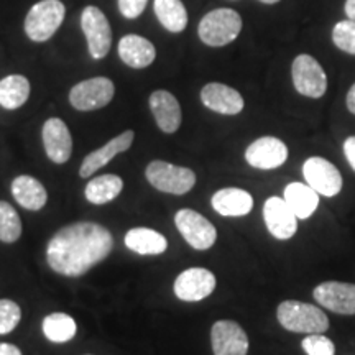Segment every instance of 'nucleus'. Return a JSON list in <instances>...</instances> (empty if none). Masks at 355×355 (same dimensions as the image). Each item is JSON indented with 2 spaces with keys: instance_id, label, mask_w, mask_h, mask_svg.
I'll use <instances>...</instances> for the list:
<instances>
[{
  "instance_id": "f257e3e1",
  "label": "nucleus",
  "mask_w": 355,
  "mask_h": 355,
  "mask_svg": "<svg viewBox=\"0 0 355 355\" xmlns=\"http://www.w3.org/2000/svg\"><path fill=\"white\" fill-rule=\"evenodd\" d=\"M109 229L96 222H74L53 235L46 245V261L53 272L81 277L112 252Z\"/></svg>"
},
{
  "instance_id": "f03ea898",
  "label": "nucleus",
  "mask_w": 355,
  "mask_h": 355,
  "mask_svg": "<svg viewBox=\"0 0 355 355\" xmlns=\"http://www.w3.org/2000/svg\"><path fill=\"white\" fill-rule=\"evenodd\" d=\"M278 322L290 332L298 334H322L329 329V319L318 306L288 300L277 309Z\"/></svg>"
},
{
  "instance_id": "7ed1b4c3",
  "label": "nucleus",
  "mask_w": 355,
  "mask_h": 355,
  "mask_svg": "<svg viewBox=\"0 0 355 355\" xmlns=\"http://www.w3.org/2000/svg\"><path fill=\"white\" fill-rule=\"evenodd\" d=\"M242 17L232 8H216L202 17L199 24V38L207 46H225L241 35Z\"/></svg>"
},
{
  "instance_id": "20e7f679",
  "label": "nucleus",
  "mask_w": 355,
  "mask_h": 355,
  "mask_svg": "<svg viewBox=\"0 0 355 355\" xmlns=\"http://www.w3.org/2000/svg\"><path fill=\"white\" fill-rule=\"evenodd\" d=\"M66 7L61 0H40L25 19V33L32 42H48L63 24Z\"/></svg>"
},
{
  "instance_id": "39448f33",
  "label": "nucleus",
  "mask_w": 355,
  "mask_h": 355,
  "mask_svg": "<svg viewBox=\"0 0 355 355\" xmlns=\"http://www.w3.org/2000/svg\"><path fill=\"white\" fill-rule=\"evenodd\" d=\"M145 176L155 189L175 196L189 193L196 184V173L193 170L171 165L163 159H155L150 163L145 170Z\"/></svg>"
},
{
  "instance_id": "423d86ee",
  "label": "nucleus",
  "mask_w": 355,
  "mask_h": 355,
  "mask_svg": "<svg viewBox=\"0 0 355 355\" xmlns=\"http://www.w3.org/2000/svg\"><path fill=\"white\" fill-rule=\"evenodd\" d=\"M291 76L295 89L301 96L319 99L327 91V76L322 66L311 55H300L295 58L291 66Z\"/></svg>"
},
{
  "instance_id": "0eeeda50",
  "label": "nucleus",
  "mask_w": 355,
  "mask_h": 355,
  "mask_svg": "<svg viewBox=\"0 0 355 355\" xmlns=\"http://www.w3.org/2000/svg\"><path fill=\"white\" fill-rule=\"evenodd\" d=\"M115 86L109 78H91L71 89L69 102L76 110L91 112L105 107L114 99Z\"/></svg>"
},
{
  "instance_id": "6e6552de",
  "label": "nucleus",
  "mask_w": 355,
  "mask_h": 355,
  "mask_svg": "<svg viewBox=\"0 0 355 355\" xmlns=\"http://www.w3.org/2000/svg\"><path fill=\"white\" fill-rule=\"evenodd\" d=\"M175 224L183 239L194 250H209L217 241V230L202 214L193 209L176 212Z\"/></svg>"
},
{
  "instance_id": "1a4fd4ad",
  "label": "nucleus",
  "mask_w": 355,
  "mask_h": 355,
  "mask_svg": "<svg viewBox=\"0 0 355 355\" xmlns=\"http://www.w3.org/2000/svg\"><path fill=\"white\" fill-rule=\"evenodd\" d=\"M81 26L86 35L91 56L94 60H104L112 44V30L107 17L102 13L101 8L89 6L83 10Z\"/></svg>"
},
{
  "instance_id": "9d476101",
  "label": "nucleus",
  "mask_w": 355,
  "mask_h": 355,
  "mask_svg": "<svg viewBox=\"0 0 355 355\" xmlns=\"http://www.w3.org/2000/svg\"><path fill=\"white\" fill-rule=\"evenodd\" d=\"M303 175L306 183L326 198H334L343 189V176L337 168L326 158L311 157L304 162Z\"/></svg>"
},
{
  "instance_id": "9b49d317",
  "label": "nucleus",
  "mask_w": 355,
  "mask_h": 355,
  "mask_svg": "<svg viewBox=\"0 0 355 355\" xmlns=\"http://www.w3.org/2000/svg\"><path fill=\"white\" fill-rule=\"evenodd\" d=\"M216 290V277L214 273L206 268L184 270L183 273L178 275L175 279V295L178 300L186 301V303H196L207 296L212 295Z\"/></svg>"
},
{
  "instance_id": "f8f14e48",
  "label": "nucleus",
  "mask_w": 355,
  "mask_h": 355,
  "mask_svg": "<svg viewBox=\"0 0 355 355\" xmlns=\"http://www.w3.org/2000/svg\"><path fill=\"white\" fill-rule=\"evenodd\" d=\"M319 304L336 314L354 316L355 314V285L344 282H324L313 291Z\"/></svg>"
},
{
  "instance_id": "ddd939ff",
  "label": "nucleus",
  "mask_w": 355,
  "mask_h": 355,
  "mask_svg": "<svg viewBox=\"0 0 355 355\" xmlns=\"http://www.w3.org/2000/svg\"><path fill=\"white\" fill-rule=\"evenodd\" d=\"M263 220L268 232L278 241H288L298 230V217L283 198H268L263 206Z\"/></svg>"
},
{
  "instance_id": "4468645a",
  "label": "nucleus",
  "mask_w": 355,
  "mask_h": 355,
  "mask_svg": "<svg viewBox=\"0 0 355 355\" xmlns=\"http://www.w3.org/2000/svg\"><path fill=\"white\" fill-rule=\"evenodd\" d=\"M211 344L214 355H247L248 337L241 324L235 321H217L211 329Z\"/></svg>"
},
{
  "instance_id": "2eb2a0df",
  "label": "nucleus",
  "mask_w": 355,
  "mask_h": 355,
  "mask_svg": "<svg viewBox=\"0 0 355 355\" xmlns=\"http://www.w3.org/2000/svg\"><path fill=\"white\" fill-rule=\"evenodd\" d=\"M245 159L257 170H275L288 159V146L277 137H261L248 145Z\"/></svg>"
},
{
  "instance_id": "dca6fc26",
  "label": "nucleus",
  "mask_w": 355,
  "mask_h": 355,
  "mask_svg": "<svg viewBox=\"0 0 355 355\" xmlns=\"http://www.w3.org/2000/svg\"><path fill=\"white\" fill-rule=\"evenodd\" d=\"M43 145L46 157L56 165H64L73 153L69 128L61 119H48L43 125Z\"/></svg>"
},
{
  "instance_id": "f3484780",
  "label": "nucleus",
  "mask_w": 355,
  "mask_h": 355,
  "mask_svg": "<svg viewBox=\"0 0 355 355\" xmlns=\"http://www.w3.org/2000/svg\"><path fill=\"white\" fill-rule=\"evenodd\" d=\"M201 101L207 109L222 115H237L243 110V97L234 87L222 83H209L202 87Z\"/></svg>"
},
{
  "instance_id": "a211bd4d",
  "label": "nucleus",
  "mask_w": 355,
  "mask_h": 355,
  "mask_svg": "<svg viewBox=\"0 0 355 355\" xmlns=\"http://www.w3.org/2000/svg\"><path fill=\"white\" fill-rule=\"evenodd\" d=\"M133 139H135V133L133 130H125L122 132L121 135H117L115 139L107 141L104 146L97 148L96 152L89 153L86 158H84L81 168H79V176L81 178H89L94 175L96 171H99L101 168H104L114 157H117L119 153L127 152L133 144Z\"/></svg>"
},
{
  "instance_id": "6ab92c4d",
  "label": "nucleus",
  "mask_w": 355,
  "mask_h": 355,
  "mask_svg": "<svg viewBox=\"0 0 355 355\" xmlns=\"http://www.w3.org/2000/svg\"><path fill=\"white\" fill-rule=\"evenodd\" d=\"M150 109H152L157 125L163 133H175L181 125V105L171 92L159 91L150 96Z\"/></svg>"
},
{
  "instance_id": "aec40b11",
  "label": "nucleus",
  "mask_w": 355,
  "mask_h": 355,
  "mask_svg": "<svg viewBox=\"0 0 355 355\" xmlns=\"http://www.w3.org/2000/svg\"><path fill=\"white\" fill-rule=\"evenodd\" d=\"M119 56L127 66L133 69L148 68L157 58L153 43L140 35H125L119 42Z\"/></svg>"
},
{
  "instance_id": "412c9836",
  "label": "nucleus",
  "mask_w": 355,
  "mask_h": 355,
  "mask_svg": "<svg viewBox=\"0 0 355 355\" xmlns=\"http://www.w3.org/2000/svg\"><path fill=\"white\" fill-rule=\"evenodd\" d=\"M212 209L225 217H242L254 209V198L245 189L224 188L211 199Z\"/></svg>"
},
{
  "instance_id": "4be33fe9",
  "label": "nucleus",
  "mask_w": 355,
  "mask_h": 355,
  "mask_svg": "<svg viewBox=\"0 0 355 355\" xmlns=\"http://www.w3.org/2000/svg\"><path fill=\"white\" fill-rule=\"evenodd\" d=\"M12 194L21 207L28 211L43 209L48 201V194L44 186L37 178L20 175L12 181Z\"/></svg>"
},
{
  "instance_id": "5701e85b",
  "label": "nucleus",
  "mask_w": 355,
  "mask_h": 355,
  "mask_svg": "<svg viewBox=\"0 0 355 355\" xmlns=\"http://www.w3.org/2000/svg\"><path fill=\"white\" fill-rule=\"evenodd\" d=\"M125 247L139 255H162L168 248L163 234L148 227H133L125 234Z\"/></svg>"
},
{
  "instance_id": "b1692460",
  "label": "nucleus",
  "mask_w": 355,
  "mask_h": 355,
  "mask_svg": "<svg viewBox=\"0 0 355 355\" xmlns=\"http://www.w3.org/2000/svg\"><path fill=\"white\" fill-rule=\"evenodd\" d=\"M283 199L298 219H309L319 206V194L309 184L303 183L288 184L283 193Z\"/></svg>"
},
{
  "instance_id": "393cba45",
  "label": "nucleus",
  "mask_w": 355,
  "mask_h": 355,
  "mask_svg": "<svg viewBox=\"0 0 355 355\" xmlns=\"http://www.w3.org/2000/svg\"><path fill=\"white\" fill-rule=\"evenodd\" d=\"M123 189V180L117 175H102L92 178L89 181L86 189H84V196L89 202L97 204H107L114 201Z\"/></svg>"
},
{
  "instance_id": "a878e982",
  "label": "nucleus",
  "mask_w": 355,
  "mask_h": 355,
  "mask_svg": "<svg viewBox=\"0 0 355 355\" xmlns=\"http://www.w3.org/2000/svg\"><path fill=\"white\" fill-rule=\"evenodd\" d=\"M153 10L168 32L181 33L188 25V12L181 0H155Z\"/></svg>"
},
{
  "instance_id": "bb28decb",
  "label": "nucleus",
  "mask_w": 355,
  "mask_h": 355,
  "mask_svg": "<svg viewBox=\"0 0 355 355\" xmlns=\"http://www.w3.org/2000/svg\"><path fill=\"white\" fill-rule=\"evenodd\" d=\"M30 97V83L25 76L12 74L0 81V105L7 110L21 107Z\"/></svg>"
},
{
  "instance_id": "cd10ccee",
  "label": "nucleus",
  "mask_w": 355,
  "mask_h": 355,
  "mask_svg": "<svg viewBox=\"0 0 355 355\" xmlns=\"http://www.w3.org/2000/svg\"><path fill=\"white\" fill-rule=\"evenodd\" d=\"M76 321L66 313H53L43 319V334L50 343H69L76 336Z\"/></svg>"
},
{
  "instance_id": "c85d7f7f",
  "label": "nucleus",
  "mask_w": 355,
  "mask_h": 355,
  "mask_svg": "<svg viewBox=\"0 0 355 355\" xmlns=\"http://www.w3.org/2000/svg\"><path fill=\"white\" fill-rule=\"evenodd\" d=\"M21 219L17 214L10 204L0 201V241L6 243H13L20 239L21 235Z\"/></svg>"
},
{
  "instance_id": "c756f323",
  "label": "nucleus",
  "mask_w": 355,
  "mask_h": 355,
  "mask_svg": "<svg viewBox=\"0 0 355 355\" xmlns=\"http://www.w3.org/2000/svg\"><path fill=\"white\" fill-rule=\"evenodd\" d=\"M332 42L340 51L355 56V21L343 20L332 30Z\"/></svg>"
},
{
  "instance_id": "7c9ffc66",
  "label": "nucleus",
  "mask_w": 355,
  "mask_h": 355,
  "mask_svg": "<svg viewBox=\"0 0 355 355\" xmlns=\"http://www.w3.org/2000/svg\"><path fill=\"white\" fill-rule=\"evenodd\" d=\"M21 319L20 306L12 300H0V336L10 334Z\"/></svg>"
},
{
  "instance_id": "2f4dec72",
  "label": "nucleus",
  "mask_w": 355,
  "mask_h": 355,
  "mask_svg": "<svg viewBox=\"0 0 355 355\" xmlns=\"http://www.w3.org/2000/svg\"><path fill=\"white\" fill-rule=\"evenodd\" d=\"M308 355H336V345L329 337L322 334H308L301 343Z\"/></svg>"
},
{
  "instance_id": "473e14b6",
  "label": "nucleus",
  "mask_w": 355,
  "mask_h": 355,
  "mask_svg": "<svg viewBox=\"0 0 355 355\" xmlns=\"http://www.w3.org/2000/svg\"><path fill=\"white\" fill-rule=\"evenodd\" d=\"M148 0H119V10L125 19H137L144 13Z\"/></svg>"
},
{
  "instance_id": "72a5a7b5",
  "label": "nucleus",
  "mask_w": 355,
  "mask_h": 355,
  "mask_svg": "<svg viewBox=\"0 0 355 355\" xmlns=\"http://www.w3.org/2000/svg\"><path fill=\"white\" fill-rule=\"evenodd\" d=\"M344 155L345 158H347L349 165L352 166V170L355 171V135L349 137V139L344 141Z\"/></svg>"
},
{
  "instance_id": "f704fd0d",
  "label": "nucleus",
  "mask_w": 355,
  "mask_h": 355,
  "mask_svg": "<svg viewBox=\"0 0 355 355\" xmlns=\"http://www.w3.org/2000/svg\"><path fill=\"white\" fill-rule=\"evenodd\" d=\"M0 355H21V350L13 344L0 343Z\"/></svg>"
},
{
  "instance_id": "c9c22d12",
  "label": "nucleus",
  "mask_w": 355,
  "mask_h": 355,
  "mask_svg": "<svg viewBox=\"0 0 355 355\" xmlns=\"http://www.w3.org/2000/svg\"><path fill=\"white\" fill-rule=\"evenodd\" d=\"M345 102H347V109L350 114L355 115V84L352 87L349 89L347 92V99H345Z\"/></svg>"
},
{
  "instance_id": "e433bc0d",
  "label": "nucleus",
  "mask_w": 355,
  "mask_h": 355,
  "mask_svg": "<svg viewBox=\"0 0 355 355\" xmlns=\"http://www.w3.org/2000/svg\"><path fill=\"white\" fill-rule=\"evenodd\" d=\"M344 12H345V15H347L350 20L355 21V0H345Z\"/></svg>"
},
{
  "instance_id": "4c0bfd02",
  "label": "nucleus",
  "mask_w": 355,
  "mask_h": 355,
  "mask_svg": "<svg viewBox=\"0 0 355 355\" xmlns=\"http://www.w3.org/2000/svg\"><path fill=\"white\" fill-rule=\"evenodd\" d=\"M260 2H263V3H270V6H272V3H278L279 0H260Z\"/></svg>"
}]
</instances>
